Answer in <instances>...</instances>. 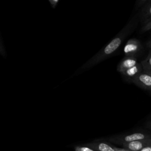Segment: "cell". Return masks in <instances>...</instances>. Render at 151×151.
Wrapping results in <instances>:
<instances>
[{
    "instance_id": "1",
    "label": "cell",
    "mask_w": 151,
    "mask_h": 151,
    "mask_svg": "<svg viewBox=\"0 0 151 151\" xmlns=\"http://www.w3.org/2000/svg\"><path fill=\"white\" fill-rule=\"evenodd\" d=\"M137 23L136 15L133 17L124 26V27L116 35V36L108 43L93 58L91 63L96 64L100 62L112 55L120 47L124 39L134 30Z\"/></svg>"
},
{
    "instance_id": "2",
    "label": "cell",
    "mask_w": 151,
    "mask_h": 151,
    "mask_svg": "<svg viewBox=\"0 0 151 151\" xmlns=\"http://www.w3.org/2000/svg\"><path fill=\"white\" fill-rule=\"evenodd\" d=\"M151 138V135L147 133H141V132H136L126 135H120L116 136L109 137L107 139V140L111 143L117 144L119 145H122L123 143H129L136 140H143L146 139Z\"/></svg>"
},
{
    "instance_id": "3",
    "label": "cell",
    "mask_w": 151,
    "mask_h": 151,
    "mask_svg": "<svg viewBox=\"0 0 151 151\" xmlns=\"http://www.w3.org/2000/svg\"><path fill=\"white\" fill-rule=\"evenodd\" d=\"M141 49L142 44L139 40L136 38H131L126 42L123 50L126 57H135Z\"/></svg>"
},
{
    "instance_id": "4",
    "label": "cell",
    "mask_w": 151,
    "mask_h": 151,
    "mask_svg": "<svg viewBox=\"0 0 151 151\" xmlns=\"http://www.w3.org/2000/svg\"><path fill=\"white\" fill-rule=\"evenodd\" d=\"M132 81L140 88L151 91V76L143 71L131 79Z\"/></svg>"
},
{
    "instance_id": "5",
    "label": "cell",
    "mask_w": 151,
    "mask_h": 151,
    "mask_svg": "<svg viewBox=\"0 0 151 151\" xmlns=\"http://www.w3.org/2000/svg\"><path fill=\"white\" fill-rule=\"evenodd\" d=\"M121 146L131 151H140L146 147L151 146V138L123 143Z\"/></svg>"
},
{
    "instance_id": "6",
    "label": "cell",
    "mask_w": 151,
    "mask_h": 151,
    "mask_svg": "<svg viewBox=\"0 0 151 151\" xmlns=\"http://www.w3.org/2000/svg\"><path fill=\"white\" fill-rule=\"evenodd\" d=\"M141 24L146 25L151 21V1L149 0L143 6L140 11L137 15Z\"/></svg>"
},
{
    "instance_id": "7",
    "label": "cell",
    "mask_w": 151,
    "mask_h": 151,
    "mask_svg": "<svg viewBox=\"0 0 151 151\" xmlns=\"http://www.w3.org/2000/svg\"><path fill=\"white\" fill-rule=\"evenodd\" d=\"M84 146L90 147L96 151H115L114 146L107 142L97 140L84 144Z\"/></svg>"
},
{
    "instance_id": "8",
    "label": "cell",
    "mask_w": 151,
    "mask_h": 151,
    "mask_svg": "<svg viewBox=\"0 0 151 151\" xmlns=\"http://www.w3.org/2000/svg\"><path fill=\"white\" fill-rule=\"evenodd\" d=\"M138 64L139 63L136 57H126L118 64L117 67V70L119 73H122L123 71H126V70Z\"/></svg>"
},
{
    "instance_id": "9",
    "label": "cell",
    "mask_w": 151,
    "mask_h": 151,
    "mask_svg": "<svg viewBox=\"0 0 151 151\" xmlns=\"http://www.w3.org/2000/svg\"><path fill=\"white\" fill-rule=\"evenodd\" d=\"M143 71V67H142V64L140 63H139L138 64L136 65L135 66L123 71L121 74L123 76L127 77L131 80L132 78L136 76H137V74H139Z\"/></svg>"
},
{
    "instance_id": "10",
    "label": "cell",
    "mask_w": 151,
    "mask_h": 151,
    "mask_svg": "<svg viewBox=\"0 0 151 151\" xmlns=\"http://www.w3.org/2000/svg\"><path fill=\"white\" fill-rule=\"evenodd\" d=\"M140 64L142 65L143 71L151 70V48L149 51L147 57L141 61Z\"/></svg>"
},
{
    "instance_id": "11",
    "label": "cell",
    "mask_w": 151,
    "mask_h": 151,
    "mask_svg": "<svg viewBox=\"0 0 151 151\" xmlns=\"http://www.w3.org/2000/svg\"><path fill=\"white\" fill-rule=\"evenodd\" d=\"M74 151H96V150L86 146H76L74 147Z\"/></svg>"
},
{
    "instance_id": "12",
    "label": "cell",
    "mask_w": 151,
    "mask_h": 151,
    "mask_svg": "<svg viewBox=\"0 0 151 151\" xmlns=\"http://www.w3.org/2000/svg\"><path fill=\"white\" fill-rule=\"evenodd\" d=\"M150 29H151V21L149 23H148L147 24H146V25L143 26L142 28L140 31L142 32H146V31H148V30H149Z\"/></svg>"
},
{
    "instance_id": "13",
    "label": "cell",
    "mask_w": 151,
    "mask_h": 151,
    "mask_svg": "<svg viewBox=\"0 0 151 151\" xmlns=\"http://www.w3.org/2000/svg\"><path fill=\"white\" fill-rule=\"evenodd\" d=\"M114 150L115 151H131L130 150H128V149H126L125 148H120V147H116L114 146Z\"/></svg>"
},
{
    "instance_id": "14",
    "label": "cell",
    "mask_w": 151,
    "mask_h": 151,
    "mask_svg": "<svg viewBox=\"0 0 151 151\" xmlns=\"http://www.w3.org/2000/svg\"><path fill=\"white\" fill-rule=\"evenodd\" d=\"M140 151H151V146H147L146 147L143 149H142Z\"/></svg>"
},
{
    "instance_id": "15",
    "label": "cell",
    "mask_w": 151,
    "mask_h": 151,
    "mask_svg": "<svg viewBox=\"0 0 151 151\" xmlns=\"http://www.w3.org/2000/svg\"><path fill=\"white\" fill-rule=\"evenodd\" d=\"M146 126L147 129H150L151 130V120L146 123Z\"/></svg>"
},
{
    "instance_id": "16",
    "label": "cell",
    "mask_w": 151,
    "mask_h": 151,
    "mask_svg": "<svg viewBox=\"0 0 151 151\" xmlns=\"http://www.w3.org/2000/svg\"><path fill=\"white\" fill-rule=\"evenodd\" d=\"M146 46L148 47V48H151V39L147 42L146 44Z\"/></svg>"
},
{
    "instance_id": "17",
    "label": "cell",
    "mask_w": 151,
    "mask_h": 151,
    "mask_svg": "<svg viewBox=\"0 0 151 151\" xmlns=\"http://www.w3.org/2000/svg\"><path fill=\"white\" fill-rule=\"evenodd\" d=\"M145 71L146 73H147V74H149L151 76V70H149V71Z\"/></svg>"
}]
</instances>
